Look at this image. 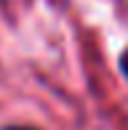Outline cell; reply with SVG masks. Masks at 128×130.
Here are the masks:
<instances>
[{"label": "cell", "mask_w": 128, "mask_h": 130, "mask_svg": "<svg viewBox=\"0 0 128 130\" xmlns=\"http://www.w3.org/2000/svg\"><path fill=\"white\" fill-rule=\"evenodd\" d=\"M120 64H123V72H125V77H128V53H123V58H120Z\"/></svg>", "instance_id": "obj_1"}, {"label": "cell", "mask_w": 128, "mask_h": 130, "mask_svg": "<svg viewBox=\"0 0 128 130\" xmlns=\"http://www.w3.org/2000/svg\"><path fill=\"white\" fill-rule=\"evenodd\" d=\"M8 130H30V127H8Z\"/></svg>", "instance_id": "obj_2"}]
</instances>
